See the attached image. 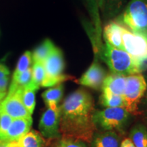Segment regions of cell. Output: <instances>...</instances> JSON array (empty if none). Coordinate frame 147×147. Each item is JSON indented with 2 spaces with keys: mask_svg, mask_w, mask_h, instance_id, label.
<instances>
[{
  "mask_svg": "<svg viewBox=\"0 0 147 147\" xmlns=\"http://www.w3.org/2000/svg\"><path fill=\"white\" fill-rule=\"evenodd\" d=\"M94 106L93 97L86 90L69 94L59 106L61 136L91 142L97 130L93 121Z\"/></svg>",
  "mask_w": 147,
  "mask_h": 147,
  "instance_id": "6da1fadb",
  "label": "cell"
},
{
  "mask_svg": "<svg viewBox=\"0 0 147 147\" xmlns=\"http://www.w3.org/2000/svg\"><path fill=\"white\" fill-rule=\"evenodd\" d=\"M112 73L122 76L140 74L142 64L140 63L125 51L113 47L106 43L101 55Z\"/></svg>",
  "mask_w": 147,
  "mask_h": 147,
  "instance_id": "7a4b0ae2",
  "label": "cell"
},
{
  "mask_svg": "<svg viewBox=\"0 0 147 147\" xmlns=\"http://www.w3.org/2000/svg\"><path fill=\"white\" fill-rule=\"evenodd\" d=\"M129 119L130 113L123 108L95 110L93 115V121L96 127L99 126L105 131H117L120 133L124 131Z\"/></svg>",
  "mask_w": 147,
  "mask_h": 147,
  "instance_id": "3957f363",
  "label": "cell"
},
{
  "mask_svg": "<svg viewBox=\"0 0 147 147\" xmlns=\"http://www.w3.org/2000/svg\"><path fill=\"white\" fill-rule=\"evenodd\" d=\"M119 22L134 32L147 33V0H131Z\"/></svg>",
  "mask_w": 147,
  "mask_h": 147,
  "instance_id": "277c9868",
  "label": "cell"
},
{
  "mask_svg": "<svg viewBox=\"0 0 147 147\" xmlns=\"http://www.w3.org/2000/svg\"><path fill=\"white\" fill-rule=\"evenodd\" d=\"M45 77L41 87H51L69 80V76L63 74L65 62L61 51L55 47L44 62Z\"/></svg>",
  "mask_w": 147,
  "mask_h": 147,
  "instance_id": "5b68a950",
  "label": "cell"
},
{
  "mask_svg": "<svg viewBox=\"0 0 147 147\" xmlns=\"http://www.w3.org/2000/svg\"><path fill=\"white\" fill-rule=\"evenodd\" d=\"M122 43L123 50L140 63L147 62V33L134 32L123 25Z\"/></svg>",
  "mask_w": 147,
  "mask_h": 147,
  "instance_id": "8992f818",
  "label": "cell"
},
{
  "mask_svg": "<svg viewBox=\"0 0 147 147\" xmlns=\"http://www.w3.org/2000/svg\"><path fill=\"white\" fill-rule=\"evenodd\" d=\"M146 89V80L140 74L126 77L125 88L123 97L125 102V109L129 113L137 111L138 106Z\"/></svg>",
  "mask_w": 147,
  "mask_h": 147,
  "instance_id": "52a82bcc",
  "label": "cell"
},
{
  "mask_svg": "<svg viewBox=\"0 0 147 147\" xmlns=\"http://www.w3.org/2000/svg\"><path fill=\"white\" fill-rule=\"evenodd\" d=\"M24 89H9L6 96L0 104V112L10 116L12 119L32 117L23 105L22 93Z\"/></svg>",
  "mask_w": 147,
  "mask_h": 147,
  "instance_id": "ba28073f",
  "label": "cell"
},
{
  "mask_svg": "<svg viewBox=\"0 0 147 147\" xmlns=\"http://www.w3.org/2000/svg\"><path fill=\"white\" fill-rule=\"evenodd\" d=\"M59 119V107L57 110L48 108L42 115L39 123V129L42 136L47 139L59 138L61 136Z\"/></svg>",
  "mask_w": 147,
  "mask_h": 147,
  "instance_id": "9c48e42d",
  "label": "cell"
},
{
  "mask_svg": "<svg viewBox=\"0 0 147 147\" xmlns=\"http://www.w3.org/2000/svg\"><path fill=\"white\" fill-rule=\"evenodd\" d=\"M106 78V71L104 68L95 61L89 69L79 79L78 83L91 89H102L103 82Z\"/></svg>",
  "mask_w": 147,
  "mask_h": 147,
  "instance_id": "30bf717a",
  "label": "cell"
},
{
  "mask_svg": "<svg viewBox=\"0 0 147 147\" xmlns=\"http://www.w3.org/2000/svg\"><path fill=\"white\" fill-rule=\"evenodd\" d=\"M32 122V117L13 119L8 131L0 138V141L8 142L19 140L22 137L30 131Z\"/></svg>",
  "mask_w": 147,
  "mask_h": 147,
  "instance_id": "8fae6325",
  "label": "cell"
},
{
  "mask_svg": "<svg viewBox=\"0 0 147 147\" xmlns=\"http://www.w3.org/2000/svg\"><path fill=\"white\" fill-rule=\"evenodd\" d=\"M123 25L119 21H112L106 25L104 29V37L106 43L123 50L122 43Z\"/></svg>",
  "mask_w": 147,
  "mask_h": 147,
  "instance_id": "7c38bea8",
  "label": "cell"
},
{
  "mask_svg": "<svg viewBox=\"0 0 147 147\" xmlns=\"http://www.w3.org/2000/svg\"><path fill=\"white\" fill-rule=\"evenodd\" d=\"M90 144L91 147H120V137L113 131L98 132L94 134Z\"/></svg>",
  "mask_w": 147,
  "mask_h": 147,
  "instance_id": "4fadbf2b",
  "label": "cell"
},
{
  "mask_svg": "<svg viewBox=\"0 0 147 147\" xmlns=\"http://www.w3.org/2000/svg\"><path fill=\"white\" fill-rule=\"evenodd\" d=\"M126 84V77L122 75L112 74L106 76L102 87V91H107L115 95H123Z\"/></svg>",
  "mask_w": 147,
  "mask_h": 147,
  "instance_id": "5bb4252c",
  "label": "cell"
},
{
  "mask_svg": "<svg viewBox=\"0 0 147 147\" xmlns=\"http://www.w3.org/2000/svg\"><path fill=\"white\" fill-rule=\"evenodd\" d=\"M63 95V86L59 84L47 90L42 93V96L48 108L57 110L59 107L58 106V104L61 100Z\"/></svg>",
  "mask_w": 147,
  "mask_h": 147,
  "instance_id": "9a60e30c",
  "label": "cell"
},
{
  "mask_svg": "<svg viewBox=\"0 0 147 147\" xmlns=\"http://www.w3.org/2000/svg\"><path fill=\"white\" fill-rule=\"evenodd\" d=\"M56 47L53 42L49 39H46L41 45L38 46L32 53L33 62L44 63L53 49Z\"/></svg>",
  "mask_w": 147,
  "mask_h": 147,
  "instance_id": "2e32d148",
  "label": "cell"
},
{
  "mask_svg": "<svg viewBox=\"0 0 147 147\" xmlns=\"http://www.w3.org/2000/svg\"><path fill=\"white\" fill-rule=\"evenodd\" d=\"M21 147H45L46 140L41 134L36 130H30L20 139Z\"/></svg>",
  "mask_w": 147,
  "mask_h": 147,
  "instance_id": "e0dca14e",
  "label": "cell"
},
{
  "mask_svg": "<svg viewBox=\"0 0 147 147\" xmlns=\"http://www.w3.org/2000/svg\"><path fill=\"white\" fill-rule=\"evenodd\" d=\"M129 138L136 147H147V129L144 125L137 124L129 133Z\"/></svg>",
  "mask_w": 147,
  "mask_h": 147,
  "instance_id": "ac0fdd59",
  "label": "cell"
},
{
  "mask_svg": "<svg viewBox=\"0 0 147 147\" xmlns=\"http://www.w3.org/2000/svg\"><path fill=\"white\" fill-rule=\"evenodd\" d=\"M102 106L107 108H123L125 109V102L122 95H115L107 91H102L100 98Z\"/></svg>",
  "mask_w": 147,
  "mask_h": 147,
  "instance_id": "d6986e66",
  "label": "cell"
},
{
  "mask_svg": "<svg viewBox=\"0 0 147 147\" xmlns=\"http://www.w3.org/2000/svg\"><path fill=\"white\" fill-rule=\"evenodd\" d=\"M32 82L29 86H30L36 90H38L40 87H41L42 82L45 77V69L44 63L34 62L32 67Z\"/></svg>",
  "mask_w": 147,
  "mask_h": 147,
  "instance_id": "ffe728a7",
  "label": "cell"
},
{
  "mask_svg": "<svg viewBox=\"0 0 147 147\" xmlns=\"http://www.w3.org/2000/svg\"><path fill=\"white\" fill-rule=\"evenodd\" d=\"M32 67H29L26 71H25L19 76L15 78H12V82L10 86L9 89H15L20 88V89H25L28 87L32 82Z\"/></svg>",
  "mask_w": 147,
  "mask_h": 147,
  "instance_id": "44dd1931",
  "label": "cell"
},
{
  "mask_svg": "<svg viewBox=\"0 0 147 147\" xmlns=\"http://www.w3.org/2000/svg\"><path fill=\"white\" fill-rule=\"evenodd\" d=\"M36 90L30 86L25 87L22 93V101L23 105L31 115L34 113L36 106Z\"/></svg>",
  "mask_w": 147,
  "mask_h": 147,
  "instance_id": "7402d4cb",
  "label": "cell"
},
{
  "mask_svg": "<svg viewBox=\"0 0 147 147\" xmlns=\"http://www.w3.org/2000/svg\"><path fill=\"white\" fill-rule=\"evenodd\" d=\"M32 61V53L30 51H26L24 53L18 60L17 65L14 71L12 78H16L21 74L31 67Z\"/></svg>",
  "mask_w": 147,
  "mask_h": 147,
  "instance_id": "603a6c76",
  "label": "cell"
},
{
  "mask_svg": "<svg viewBox=\"0 0 147 147\" xmlns=\"http://www.w3.org/2000/svg\"><path fill=\"white\" fill-rule=\"evenodd\" d=\"M126 0H103V10L105 15L109 17L115 16L120 11Z\"/></svg>",
  "mask_w": 147,
  "mask_h": 147,
  "instance_id": "cb8c5ba5",
  "label": "cell"
},
{
  "mask_svg": "<svg viewBox=\"0 0 147 147\" xmlns=\"http://www.w3.org/2000/svg\"><path fill=\"white\" fill-rule=\"evenodd\" d=\"M55 147H87L83 141L71 138L62 137L56 143Z\"/></svg>",
  "mask_w": 147,
  "mask_h": 147,
  "instance_id": "d4e9b609",
  "label": "cell"
},
{
  "mask_svg": "<svg viewBox=\"0 0 147 147\" xmlns=\"http://www.w3.org/2000/svg\"><path fill=\"white\" fill-rule=\"evenodd\" d=\"M13 119L5 113L0 112V138L8 131Z\"/></svg>",
  "mask_w": 147,
  "mask_h": 147,
  "instance_id": "484cf974",
  "label": "cell"
},
{
  "mask_svg": "<svg viewBox=\"0 0 147 147\" xmlns=\"http://www.w3.org/2000/svg\"><path fill=\"white\" fill-rule=\"evenodd\" d=\"M0 147H21V142L19 140L14 141H0Z\"/></svg>",
  "mask_w": 147,
  "mask_h": 147,
  "instance_id": "4316f807",
  "label": "cell"
},
{
  "mask_svg": "<svg viewBox=\"0 0 147 147\" xmlns=\"http://www.w3.org/2000/svg\"><path fill=\"white\" fill-rule=\"evenodd\" d=\"M8 76L0 78V93L6 94V89L8 84Z\"/></svg>",
  "mask_w": 147,
  "mask_h": 147,
  "instance_id": "83f0119b",
  "label": "cell"
},
{
  "mask_svg": "<svg viewBox=\"0 0 147 147\" xmlns=\"http://www.w3.org/2000/svg\"><path fill=\"white\" fill-rule=\"evenodd\" d=\"M10 75V70L6 65L0 63V78L8 77Z\"/></svg>",
  "mask_w": 147,
  "mask_h": 147,
  "instance_id": "f1b7e54d",
  "label": "cell"
},
{
  "mask_svg": "<svg viewBox=\"0 0 147 147\" xmlns=\"http://www.w3.org/2000/svg\"><path fill=\"white\" fill-rule=\"evenodd\" d=\"M120 147H136L135 145L130 138H125L122 141Z\"/></svg>",
  "mask_w": 147,
  "mask_h": 147,
  "instance_id": "f546056e",
  "label": "cell"
},
{
  "mask_svg": "<svg viewBox=\"0 0 147 147\" xmlns=\"http://www.w3.org/2000/svg\"><path fill=\"white\" fill-rule=\"evenodd\" d=\"M5 96H6V94H5V93H0V104H1V102H2L3 99L5 98Z\"/></svg>",
  "mask_w": 147,
  "mask_h": 147,
  "instance_id": "4dcf8cb0",
  "label": "cell"
}]
</instances>
